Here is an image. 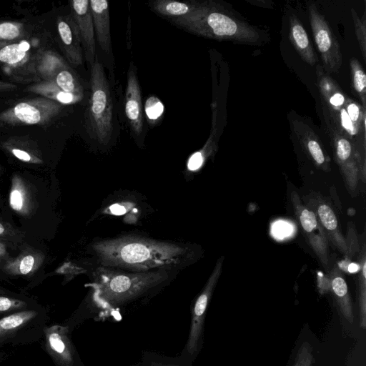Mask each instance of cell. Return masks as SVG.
Here are the masks:
<instances>
[{"mask_svg": "<svg viewBox=\"0 0 366 366\" xmlns=\"http://www.w3.org/2000/svg\"><path fill=\"white\" fill-rule=\"evenodd\" d=\"M102 267L143 272L171 270L197 260L199 249L191 245L123 237L92 245Z\"/></svg>", "mask_w": 366, "mask_h": 366, "instance_id": "6da1fadb", "label": "cell"}, {"mask_svg": "<svg viewBox=\"0 0 366 366\" xmlns=\"http://www.w3.org/2000/svg\"><path fill=\"white\" fill-rule=\"evenodd\" d=\"M172 21L189 32L208 38L250 44L261 41L255 27L212 2L200 3L192 13Z\"/></svg>", "mask_w": 366, "mask_h": 366, "instance_id": "7a4b0ae2", "label": "cell"}, {"mask_svg": "<svg viewBox=\"0 0 366 366\" xmlns=\"http://www.w3.org/2000/svg\"><path fill=\"white\" fill-rule=\"evenodd\" d=\"M169 272H127L102 266L95 273L94 286L96 295L108 305H123L164 283L169 278Z\"/></svg>", "mask_w": 366, "mask_h": 366, "instance_id": "3957f363", "label": "cell"}, {"mask_svg": "<svg viewBox=\"0 0 366 366\" xmlns=\"http://www.w3.org/2000/svg\"><path fill=\"white\" fill-rule=\"evenodd\" d=\"M86 127L93 139L102 144L109 143L113 132V104L109 85L97 56L91 69V98Z\"/></svg>", "mask_w": 366, "mask_h": 366, "instance_id": "277c9868", "label": "cell"}, {"mask_svg": "<svg viewBox=\"0 0 366 366\" xmlns=\"http://www.w3.org/2000/svg\"><path fill=\"white\" fill-rule=\"evenodd\" d=\"M322 112L335 162L340 168L347 192L354 197L357 194L360 182H365L366 168L362 167L352 143L332 122L322 103Z\"/></svg>", "mask_w": 366, "mask_h": 366, "instance_id": "5b68a950", "label": "cell"}, {"mask_svg": "<svg viewBox=\"0 0 366 366\" xmlns=\"http://www.w3.org/2000/svg\"><path fill=\"white\" fill-rule=\"evenodd\" d=\"M309 19L317 49L321 54L322 67L328 74L336 73L342 62L340 44L325 16L315 4L308 6Z\"/></svg>", "mask_w": 366, "mask_h": 366, "instance_id": "8992f818", "label": "cell"}, {"mask_svg": "<svg viewBox=\"0 0 366 366\" xmlns=\"http://www.w3.org/2000/svg\"><path fill=\"white\" fill-rule=\"evenodd\" d=\"M290 199L296 218L302 229L307 243L320 260L324 269L330 268L329 242L315 213L301 200L299 194L292 191Z\"/></svg>", "mask_w": 366, "mask_h": 366, "instance_id": "52a82bcc", "label": "cell"}, {"mask_svg": "<svg viewBox=\"0 0 366 366\" xmlns=\"http://www.w3.org/2000/svg\"><path fill=\"white\" fill-rule=\"evenodd\" d=\"M223 262L224 256H222L217 261L207 285L193 305L189 335L180 356V359L187 364L197 352L202 333L203 316L212 290L222 273Z\"/></svg>", "mask_w": 366, "mask_h": 366, "instance_id": "ba28073f", "label": "cell"}, {"mask_svg": "<svg viewBox=\"0 0 366 366\" xmlns=\"http://www.w3.org/2000/svg\"><path fill=\"white\" fill-rule=\"evenodd\" d=\"M304 204L315 214L323 229L329 244L345 256L347 247L338 217L331 204L320 194L311 192L303 197Z\"/></svg>", "mask_w": 366, "mask_h": 366, "instance_id": "9c48e42d", "label": "cell"}, {"mask_svg": "<svg viewBox=\"0 0 366 366\" xmlns=\"http://www.w3.org/2000/svg\"><path fill=\"white\" fill-rule=\"evenodd\" d=\"M44 332L46 349L58 366H79L80 360L67 327L53 325Z\"/></svg>", "mask_w": 366, "mask_h": 366, "instance_id": "30bf717a", "label": "cell"}, {"mask_svg": "<svg viewBox=\"0 0 366 366\" xmlns=\"http://www.w3.org/2000/svg\"><path fill=\"white\" fill-rule=\"evenodd\" d=\"M293 129L304 152L315 166L325 172H330V158L315 132L300 121L293 122Z\"/></svg>", "mask_w": 366, "mask_h": 366, "instance_id": "8fae6325", "label": "cell"}, {"mask_svg": "<svg viewBox=\"0 0 366 366\" xmlns=\"http://www.w3.org/2000/svg\"><path fill=\"white\" fill-rule=\"evenodd\" d=\"M74 18L85 51L87 61L92 65L96 59V46L92 15L88 0L71 2Z\"/></svg>", "mask_w": 366, "mask_h": 366, "instance_id": "7c38bea8", "label": "cell"}, {"mask_svg": "<svg viewBox=\"0 0 366 366\" xmlns=\"http://www.w3.org/2000/svg\"><path fill=\"white\" fill-rule=\"evenodd\" d=\"M125 113L133 132L139 135L143 130L141 90L135 71L131 66L127 74Z\"/></svg>", "mask_w": 366, "mask_h": 366, "instance_id": "4fadbf2b", "label": "cell"}, {"mask_svg": "<svg viewBox=\"0 0 366 366\" xmlns=\"http://www.w3.org/2000/svg\"><path fill=\"white\" fill-rule=\"evenodd\" d=\"M316 75L322 103L330 113L339 111L345 104L346 96L321 64L316 66Z\"/></svg>", "mask_w": 366, "mask_h": 366, "instance_id": "5bb4252c", "label": "cell"}, {"mask_svg": "<svg viewBox=\"0 0 366 366\" xmlns=\"http://www.w3.org/2000/svg\"><path fill=\"white\" fill-rule=\"evenodd\" d=\"M9 204L15 213L22 217H29L34 210V203L30 187L19 174L11 177Z\"/></svg>", "mask_w": 366, "mask_h": 366, "instance_id": "9a60e30c", "label": "cell"}, {"mask_svg": "<svg viewBox=\"0 0 366 366\" xmlns=\"http://www.w3.org/2000/svg\"><path fill=\"white\" fill-rule=\"evenodd\" d=\"M44 259L43 252L28 247L19 256L7 259L3 266V270L10 275H31L41 266Z\"/></svg>", "mask_w": 366, "mask_h": 366, "instance_id": "2e32d148", "label": "cell"}, {"mask_svg": "<svg viewBox=\"0 0 366 366\" xmlns=\"http://www.w3.org/2000/svg\"><path fill=\"white\" fill-rule=\"evenodd\" d=\"M94 29L98 43L104 52L111 50L110 17L108 1L106 0L89 1Z\"/></svg>", "mask_w": 366, "mask_h": 366, "instance_id": "e0dca14e", "label": "cell"}, {"mask_svg": "<svg viewBox=\"0 0 366 366\" xmlns=\"http://www.w3.org/2000/svg\"><path fill=\"white\" fill-rule=\"evenodd\" d=\"M289 38L293 46L306 63L314 66L318 60L317 54L305 27L295 14H291L289 18Z\"/></svg>", "mask_w": 366, "mask_h": 366, "instance_id": "ac0fdd59", "label": "cell"}, {"mask_svg": "<svg viewBox=\"0 0 366 366\" xmlns=\"http://www.w3.org/2000/svg\"><path fill=\"white\" fill-rule=\"evenodd\" d=\"M58 30L59 36L66 47L67 55L71 61L76 65L81 64L83 61L80 46L81 40L76 23L61 21L59 23Z\"/></svg>", "mask_w": 366, "mask_h": 366, "instance_id": "d6986e66", "label": "cell"}, {"mask_svg": "<svg viewBox=\"0 0 366 366\" xmlns=\"http://www.w3.org/2000/svg\"><path fill=\"white\" fill-rule=\"evenodd\" d=\"M196 1L181 2L172 0H155L149 2V6L156 13L171 18V19L185 16L199 6Z\"/></svg>", "mask_w": 366, "mask_h": 366, "instance_id": "ffe728a7", "label": "cell"}, {"mask_svg": "<svg viewBox=\"0 0 366 366\" xmlns=\"http://www.w3.org/2000/svg\"><path fill=\"white\" fill-rule=\"evenodd\" d=\"M37 315L33 310H22L4 316L0 319V340L11 335L28 325Z\"/></svg>", "mask_w": 366, "mask_h": 366, "instance_id": "44dd1931", "label": "cell"}, {"mask_svg": "<svg viewBox=\"0 0 366 366\" xmlns=\"http://www.w3.org/2000/svg\"><path fill=\"white\" fill-rule=\"evenodd\" d=\"M350 66L352 86L360 99V105L366 110V75L365 71L359 61L355 58L350 59Z\"/></svg>", "mask_w": 366, "mask_h": 366, "instance_id": "7402d4cb", "label": "cell"}, {"mask_svg": "<svg viewBox=\"0 0 366 366\" xmlns=\"http://www.w3.org/2000/svg\"><path fill=\"white\" fill-rule=\"evenodd\" d=\"M136 366H189L180 358L172 359L159 354L146 352L142 355L141 360Z\"/></svg>", "mask_w": 366, "mask_h": 366, "instance_id": "603a6c76", "label": "cell"}, {"mask_svg": "<svg viewBox=\"0 0 366 366\" xmlns=\"http://www.w3.org/2000/svg\"><path fill=\"white\" fill-rule=\"evenodd\" d=\"M344 107L352 123L365 133V110L357 102L346 96Z\"/></svg>", "mask_w": 366, "mask_h": 366, "instance_id": "cb8c5ba5", "label": "cell"}, {"mask_svg": "<svg viewBox=\"0 0 366 366\" xmlns=\"http://www.w3.org/2000/svg\"><path fill=\"white\" fill-rule=\"evenodd\" d=\"M364 12L362 18H360L356 11L351 9V15L353 21L355 31L357 42L360 49L361 54L366 61V15Z\"/></svg>", "mask_w": 366, "mask_h": 366, "instance_id": "d4e9b609", "label": "cell"}, {"mask_svg": "<svg viewBox=\"0 0 366 366\" xmlns=\"http://www.w3.org/2000/svg\"><path fill=\"white\" fill-rule=\"evenodd\" d=\"M213 133L211 134L204 147L199 151L194 153L187 162V169L191 172L198 170L203 164L206 158L212 153L214 149Z\"/></svg>", "mask_w": 366, "mask_h": 366, "instance_id": "484cf974", "label": "cell"}, {"mask_svg": "<svg viewBox=\"0 0 366 366\" xmlns=\"http://www.w3.org/2000/svg\"><path fill=\"white\" fill-rule=\"evenodd\" d=\"M16 117L27 124H36L41 119L39 111L28 103L21 102L14 108Z\"/></svg>", "mask_w": 366, "mask_h": 366, "instance_id": "4316f807", "label": "cell"}, {"mask_svg": "<svg viewBox=\"0 0 366 366\" xmlns=\"http://www.w3.org/2000/svg\"><path fill=\"white\" fill-rule=\"evenodd\" d=\"M144 109L149 122L155 124L164 113V105L157 97L152 96L147 99Z\"/></svg>", "mask_w": 366, "mask_h": 366, "instance_id": "83f0119b", "label": "cell"}, {"mask_svg": "<svg viewBox=\"0 0 366 366\" xmlns=\"http://www.w3.org/2000/svg\"><path fill=\"white\" fill-rule=\"evenodd\" d=\"M25 55L26 52L19 49V44H10L0 50V61L14 64L21 61Z\"/></svg>", "mask_w": 366, "mask_h": 366, "instance_id": "f1b7e54d", "label": "cell"}, {"mask_svg": "<svg viewBox=\"0 0 366 366\" xmlns=\"http://www.w3.org/2000/svg\"><path fill=\"white\" fill-rule=\"evenodd\" d=\"M345 239L347 253L345 256V262L347 263L355 254H358L360 249V244L358 243L355 227L352 222H348L347 224V232Z\"/></svg>", "mask_w": 366, "mask_h": 366, "instance_id": "f546056e", "label": "cell"}, {"mask_svg": "<svg viewBox=\"0 0 366 366\" xmlns=\"http://www.w3.org/2000/svg\"><path fill=\"white\" fill-rule=\"evenodd\" d=\"M27 303L20 299L0 296V315L10 314L26 310Z\"/></svg>", "mask_w": 366, "mask_h": 366, "instance_id": "4dcf8cb0", "label": "cell"}, {"mask_svg": "<svg viewBox=\"0 0 366 366\" xmlns=\"http://www.w3.org/2000/svg\"><path fill=\"white\" fill-rule=\"evenodd\" d=\"M19 237V232L11 224L0 220V242H4L18 239L20 238Z\"/></svg>", "mask_w": 366, "mask_h": 366, "instance_id": "1f68e13d", "label": "cell"}, {"mask_svg": "<svg viewBox=\"0 0 366 366\" xmlns=\"http://www.w3.org/2000/svg\"><path fill=\"white\" fill-rule=\"evenodd\" d=\"M19 34L17 26L11 23L6 22L0 24V36L4 39H14Z\"/></svg>", "mask_w": 366, "mask_h": 366, "instance_id": "d6a6232c", "label": "cell"}, {"mask_svg": "<svg viewBox=\"0 0 366 366\" xmlns=\"http://www.w3.org/2000/svg\"><path fill=\"white\" fill-rule=\"evenodd\" d=\"M12 154L19 160L24 162H34L36 163V161L34 160L31 154L27 152L19 149H13Z\"/></svg>", "mask_w": 366, "mask_h": 366, "instance_id": "836d02e7", "label": "cell"}, {"mask_svg": "<svg viewBox=\"0 0 366 366\" xmlns=\"http://www.w3.org/2000/svg\"><path fill=\"white\" fill-rule=\"evenodd\" d=\"M8 257L7 246L4 242H0V262L6 261Z\"/></svg>", "mask_w": 366, "mask_h": 366, "instance_id": "e575fe53", "label": "cell"}, {"mask_svg": "<svg viewBox=\"0 0 366 366\" xmlns=\"http://www.w3.org/2000/svg\"><path fill=\"white\" fill-rule=\"evenodd\" d=\"M248 2H249L250 4H252L255 6H262V7H267V8H273L272 6L269 5V4H272V1H259V0H255V1H248L247 0Z\"/></svg>", "mask_w": 366, "mask_h": 366, "instance_id": "d590c367", "label": "cell"}, {"mask_svg": "<svg viewBox=\"0 0 366 366\" xmlns=\"http://www.w3.org/2000/svg\"><path fill=\"white\" fill-rule=\"evenodd\" d=\"M124 207L119 206L115 204L111 207V212L116 214H119L124 213Z\"/></svg>", "mask_w": 366, "mask_h": 366, "instance_id": "8d00e7d4", "label": "cell"}, {"mask_svg": "<svg viewBox=\"0 0 366 366\" xmlns=\"http://www.w3.org/2000/svg\"><path fill=\"white\" fill-rule=\"evenodd\" d=\"M29 44L28 42L26 41H21V43L19 44V48L21 51H24V52H26V51H28L29 49Z\"/></svg>", "mask_w": 366, "mask_h": 366, "instance_id": "74e56055", "label": "cell"}, {"mask_svg": "<svg viewBox=\"0 0 366 366\" xmlns=\"http://www.w3.org/2000/svg\"><path fill=\"white\" fill-rule=\"evenodd\" d=\"M4 292L0 288V294L4 293Z\"/></svg>", "mask_w": 366, "mask_h": 366, "instance_id": "f35d334b", "label": "cell"}]
</instances>
